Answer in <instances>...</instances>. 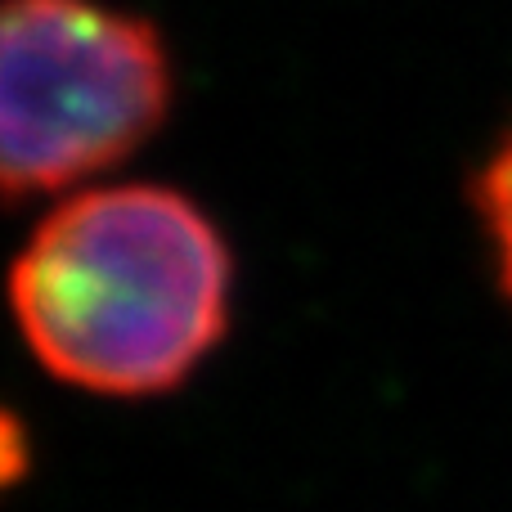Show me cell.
<instances>
[{"label": "cell", "mask_w": 512, "mask_h": 512, "mask_svg": "<svg viewBox=\"0 0 512 512\" xmlns=\"http://www.w3.org/2000/svg\"><path fill=\"white\" fill-rule=\"evenodd\" d=\"M234 261L198 203L104 185L59 203L9 270L27 351L95 396L176 391L230 328Z\"/></svg>", "instance_id": "1"}, {"label": "cell", "mask_w": 512, "mask_h": 512, "mask_svg": "<svg viewBox=\"0 0 512 512\" xmlns=\"http://www.w3.org/2000/svg\"><path fill=\"white\" fill-rule=\"evenodd\" d=\"M472 207L481 216L490 248L499 265V288L512 301V131L499 140V149L486 158V167L472 180Z\"/></svg>", "instance_id": "3"}, {"label": "cell", "mask_w": 512, "mask_h": 512, "mask_svg": "<svg viewBox=\"0 0 512 512\" xmlns=\"http://www.w3.org/2000/svg\"><path fill=\"white\" fill-rule=\"evenodd\" d=\"M171 108L153 23L99 0H5L0 180L50 194L131 158Z\"/></svg>", "instance_id": "2"}]
</instances>
